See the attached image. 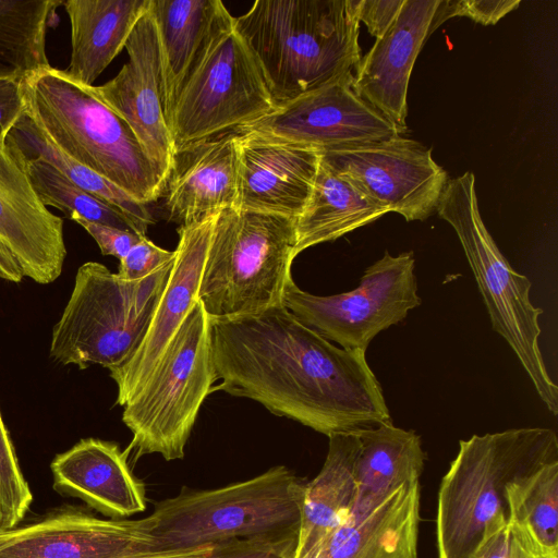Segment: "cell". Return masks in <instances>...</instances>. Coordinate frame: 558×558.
I'll use <instances>...</instances> for the list:
<instances>
[{"mask_svg":"<svg viewBox=\"0 0 558 558\" xmlns=\"http://www.w3.org/2000/svg\"><path fill=\"white\" fill-rule=\"evenodd\" d=\"M210 340L221 380L211 392L252 399L328 437L391 421L366 352L332 344L283 305L210 319Z\"/></svg>","mask_w":558,"mask_h":558,"instance_id":"cell-1","label":"cell"},{"mask_svg":"<svg viewBox=\"0 0 558 558\" xmlns=\"http://www.w3.org/2000/svg\"><path fill=\"white\" fill-rule=\"evenodd\" d=\"M359 0H257L234 17L276 106L349 72L361 59Z\"/></svg>","mask_w":558,"mask_h":558,"instance_id":"cell-2","label":"cell"},{"mask_svg":"<svg viewBox=\"0 0 558 558\" xmlns=\"http://www.w3.org/2000/svg\"><path fill=\"white\" fill-rule=\"evenodd\" d=\"M558 461L549 428L527 427L460 440L438 492L439 558H475L510 520L507 488Z\"/></svg>","mask_w":558,"mask_h":558,"instance_id":"cell-3","label":"cell"},{"mask_svg":"<svg viewBox=\"0 0 558 558\" xmlns=\"http://www.w3.org/2000/svg\"><path fill=\"white\" fill-rule=\"evenodd\" d=\"M25 113L61 151L142 204L157 201L166 180L130 126L92 92L51 65L22 81Z\"/></svg>","mask_w":558,"mask_h":558,"instance_id":"cell-4","label":"cell"},{"mask_svg":"<svg viewBox=\"0 0 558 558\" xmlns=\"http://www.w3.org/2000/svg\"><path fill=\"white\" fill-rule=\"evenodd\" d=\"M305 483L277 465L244 482L186 490L156 504L143 518L155 553L233 539L299 536Z\"/></svg>","mask_w":558,"mask_h":558,"instance_id":"cell-5","label":"cell"},{"mask_svg":"<svg viewBox=\"0 0 558 558\" xmlns=\"http://www.w3.org/2000/svg\"><path fill=\"white\" fill-rule=\"evenodd\" d=\"M295 219L228 207L215 218L197 299L210 319L282 306L296 256Z\"/></svg>","mask_w":558,"mask_h":558,"instance_id":"cell-6","label":"cell"},{"mask_svg":"<svg viewBox=\"0 0 558 558\" xmlns=\"http://www.w3.org/2000/svg\"><path fill=\"white\" fill-rule=\"evenodd\" d=\"M174 260L134 281L97 262L81 265L52 328L50 357L80 369L92 365L110 369L125 363L148 330Z\"/></svg>","mask_w":558,"mask_h":558,"instance_id":"cell-7","label":"cell"},{"mask_svg":"<svg viewBox=\"0 0 558 558\" xmlns=\"http://www.w3.org/2000/svg\"><path fill=\"white\" fill-rule=\"evenodd\" d=\"M436 211L459 238L493 329L510 345L541 400L557 415L558 387L548 374L538 342L543 310L530 300V279L511 267L485 227L473 172L448 180Z\"/></svg>","mask_w":558,"mask_h":558,"instance_id":"cell-8","label":"cell"},{"mask_svg":"<svg viewBox=\"0 0 558 558\" xmlns=\"http://www.w3.org/2000/svg\"><path fill=\"white\" fill-rule=\"evenodd\" d=\"M217 380L210 319L197 301L169 341L154 369L123 405L132 432L126 450L182 459L198 411Z\"/></svg>","mask_w":558,"mask_h":558,"instance_id":"cell-9","label":"cell"},{"mask_svg":"<svg viewBox=\"0 0 558 558\" xmlns=\"http://www.w3.org/2000/svg\"><path fill=\"white\" fill-rule=\"evenodd\" d=\"M276 109L255 54L223 7L168 122L175 153L238 131Z\"/></svg>","mask_w":558,"mask_h":558,"instance_id":"cell-10","label":"cell"},{"mask_svg":"<svg viewBox=\"0 0 558 558\" xmlns=\"http://www.w3.org/2000/svg\"><path fill=\"white\" fill-rule=\"evenodd\" d=\"M412 252H388L368 266L360 286L348 292L320 296L290 281L283 306L304 325L350 350L366 349L383 330L403 320L421 304Z\"/></svg>","mask_w":558,"mask_h":558,"instance_id":"cell-11","label":"cell"},{"mask_svg":"<svg viewBox=\"0 0 558 558\" xmlns=\"http://www.w3.org/2000/svg\"><path fill=\"white\" fill-rule=\"evenodd\" d=\"M320 157L367 198L407 221L432 216L449 180L432 149L402 135L322 151Z\"/></svg>","mask_w":558,"mask_h":558,"instance_id":"cell-12","label":"cell"},{"mask_svg":"<svg viewBox=\"0 0 558 558\" xmlns=\"http://www.w3.org/2000/svg\"><path fill=\"white\" fill-rule=\"evenodd\" d=\"M349 72L277 107L238 133L319 153L400 135L352 86Z\"/></svg>","mask_w":558,"mask_h":558,"instance_id":"cell-13","label":"cell"},{"mask_svg":"<svg viewBox=\"0 0 558 558\" xmlns=\"http://www.w3.org/2000/svg\"><path fill=\"white\" fill-rule=\"evenodd\" d=\"M124 48L129 61L120 72L90 89L130 126L167 182L175 150L163 112L158 34L148 8L135 24Z\"/></svg>","mask_w":558,"mask_h":558,"instance_id":"cell-14","label":"cell"},{"mask_svg":"<svg viewBox=\"0 0 558 558\" xmlns=\"http://www.w3.org/2000/svg\"><path fill=\"white\" fill-rule=\"evenodd\" d=\"M155 554L143 519H101L83 509H53L0 532V558H141Z\"/></svg>","mask_w":558,"mask_h":558,"instance_id":"cell-15","label":"cell"},{"mask_svg":"<svg viewBox=\"0 0 558 558\" xmlns=\"http://www.w3.org/2000/svg\"><path fill=\"white\" fill-rule=\"evenodd\" d=\"M0 245L39 284L52 283L63 270V220L40 201L23 155L8 138L0 143Z\"/></svg>","mask_w":558,"mask_h":558,"instance_id":"cell-16","label":"cell"},{"mask_svg":"<svg viewBox=\"0 0 558 558\" xmlns=\"http://www.w3.org/2000/svg\"><path fill=\"white\" fill-rule=\"evenodd\" d=\"M441 0H405L386 34L353 70L355 93L384 116L400 135L407 131L408 88L414 62L433 33Z\"/></svg>","mask_w":558,"mask_h":558,"instance_id":"cell-17","label":"cell"},{"mask_svg":"<svg viewBox=\"0 0 558 558\" xmlns=\"http://www.w3.org/2000/svg\"><path fill=\"white\" fill-rule=\"evenodd\" d=\"M216 215L178 229L180 238L173 268L148 330L134 354L122 365L109 369L118 388L117 404L123 407L146 380L198 301V286Z\"/></svg>","mask_w":558,"mask_h":558,"instance_id":"cell-18","label":"cell"},{"mask_svg":"<svg viewBox=\"0 0 558 558\" xmlns=\"http://www.w3.org/2000/svg\"><path fill=\"white\" fill-rule=\"evenodd\" d=\"M319 161L317 150L239 133L235 208L296 219L312 193Z\"/></svg>","mask_w":558,"mask_h":558,"instance_id":"cell-19","label":"cell"},{"mask_svg":"<svg viewBox=\"0 0 558 558\" xmlns=\"http://www.w3.org/2000/svg\"><path fill=\"white\" fill-rule=\"evenodd\" d=\"M238 137L239 133L232 131L175 153L163 191L169 221L187 227L235 207Z\"/></svg>","mask_w":558,"mask_h":558,"instance_id":"cell-20","label":"cell"},{"mask_svg":"<svg viewBox=\"0 0 558 558\" xmlns=\"http://www.w3.org/2000/svg\"><path fill=\"white\" fill-rule=\"evenodd\" d=\"M129 453L117 442L83 438L53 458V489L111 519L140 513L146 509L145 487L129 466Z\"/></svg>","mask_w":558,"mask_h":558,"instance_id":"cell-21","label":"cell"},{"mask_svg":"<svg viewBox=\"0 0 558 558\" xmlns=\"http://www.w3.org/2000/svg\"><path fill=\"white\" fill-rule=\"evenodd\" d=\"M355 432L360 448L349 515L353 520L367 517L404 484L420 482L426 459L421 437L391 421Z\"/></svg>","mask_w":558,"mask_h":558,"instance_id":"cell-22","label":"cell"},{"mask_svg":"<svg viewBox=\"0 0 558 558\" xmlns=\"http://www.w3.org/2000/svg\"><path fill=\"white\" fill-rule=\"evenodd\" d=\"M418 522L420 482L408 483L367 517L348 518L319 558H416Z\"/></svg>","mask_w":558,"mask_h":558,"instance_id":"cell-23","label":"cell"},{"mask_svg":"<svg viewBox=\"0 0 558 558\" xmlns=\"http://www.w3.org/2000/svg\"><path fill=\"white\" fill-rule=\"evenodd\" d=\"M328 438L324 465L305 484L301 526L293 558L320 554L332 532L349 518L353 505L359 437L353 430Z\"/></svg>","mask_w":558,"mask_h":558,"instance_id":"cell-24","label":"cell"},{"mask_svg":"<svg viewBox=\"0 0 558 558\" xmlns=\"http://www.w3.org/2000/svg\"><path fill=\"white\" fill-rule=\"evenodd\" d=\"M149 0H66L71 24V59L64 72L93 86L96 78L125 47Z\"/></svg>","mask_w":558,"mask_h":558,"instance_id":"cell-25","label":"cell"},{"mask_svg":"<svg viewBox=\"0 0 558 558\" xmlns=\"http://www.w3.org/2000/svg\"><path fill=\"white\" fill-rule=\"evenodd\" d=\"M223 7L219 0H149L160 47L167 123Z\"/></svg>","mask_w":558,"mask_h":558,"instance_id":"cell-26","label":"cell"},{"mask_svg":"<svg viewBox=\"0 0 558 558\" xmlns=\"http://www.w3.org/2000/svg\"><path fill=\"white\" fill-rule=\"evenodd\" d=\"M387 213L320 157L310 198L295 219V253L298 255L313 245L335 241Z\"/></svg>","mask_w":558,"mask_h":558,"instance_id":"cell-27","label":"cell"},{"mask_svg":"<svg viewBox=\"0 0 558 558\" xmlns=\"http://www.w3.org/2000/svg\"><path fill=\"white\" fill-rule=\"evenodd\" d=\"M60 0H0V77L23 81L49 66L46 31Z\"/></svg>","mask_w":558,"mask_h":558,"instance_id":"cell-28","label":"cell"},{"mask_svg":"<svg viewBox=\"0 0 558 558\" xmlns=\"http://www.w3.org/2000/svg\"><path fill=\"white\" fill-rule=\"evenodd\" d=\"M8 140L24 158H39L49 162L78 187L119 209L134 223L140 234L145 235L148 226L154 223L147 205L61 151L26 113L13 126Z\"/></svg>","mask_w":558,"mask_h":558,"instance_id":"cell-29","label":"cell"},{"mask_svg":"<svg viewBox=\"0 0 558 558\" xmlns=\"http://www.w3.org/2000/svg\"><path fill=\"white\" fill-rule=\"evenodd\" d=\"M510 520L525 526L548 551L558 555V461L507 488Z\"/></svg>","mask_w":558,"mask_h":558,"instance_id":"cell-30","label":"cell"},{"mask_svg":"<svg viewBox=\"0 0 558 558\" xmlns=\"http://www.w3.org/2000/svg\"><path fill=\"white\" fill-rule=\"evenodd\" d=\"M24 159L31 183L45 206L58 208L73 221L83 219L140 234L119 209L78 187L49 162Z\"/></svg>","mask_w":558,"mask_h":558,"instance_id":"cell-31","label":"cell"},{"mask_svg":"<svg viewBox=\"0 0 558 558\" xmlns=\"http://www.w3.org/2000/svg\"><path fill=\"white\" fill-rule=\"evenodd\" d=\"M33 501L1 412H0V532L24 520Z\"/></svg>","mask_w":558,"mask_h":558,"instance_id":"cell-32","label":"cell"},{"mask_svg":"<svg viewBox=\"0 0 558 558\" xmlns=\"http://www.w3.org/2000/svg\"><path fill=\"white\" fill-rule=\"evenodd\" d=\"M475 558H558L544 548L522 524L509 522L495 533Z\"/></svg>","mask_w":558,"mask_h":558,"instance_id":"cell-33","label":"cell"},{"mask_svg":"<svg viewBox=\"0 0 558 558\" xmlns=\"http://www.w3.org/2000/svg\"><path fill=\"white\" fill-rule=\"evenodd\" d=\"M519 4L520 0H441L434 15L433 32L453 16H464L483 25H494Z\"/></svg>","mask_w":558,"mask_h":558,"instance_id":"cell-34","label":"cell"},{"mask_svg":"<svg viewBox=\"0 0 558 558\" xmlns=\"http://www.w3.org/2000/svg\"><path fill=\"white\" fill-rule=\"evenodd\" d=\"M298 538L233 539L214 544L199 558H293Z\"/></svg>","mask_w":558,"mask_h":558,"instance_id":"cell-35","label":"cell"},{"mask_svg":"<svg viewBox=\"0 0 558 558\" xmlns=\"http://www.w3.org/2000/svg\"><path fill=\"white\" fill-rule=\"evenodd\" d=\"M175 250L167 251L157 246L145 235L120 259L117 275L126 281L145 278L158 268L175 259Z\"/></svg>","mask_w":558,"mask_h":558,"instance_id":"cell-36","label":"cell"},{"mask_svg":"<svg viewBox=\"0 0 558 558\" xmlns=\"http://www.w3.org/2000/svg\"><path fill=\"white\" fill-rule=\"evenodd\" d=\"M75 222L92 235L104 255L114 256L119 260L128 254L131 247L136 244L142 236H144L133 231L122 230L83 219H77Z\"/></svg>","mask_w":558,"mask_h":558,"instance_id":"cell-37","label":"cell"},{"mask_svg":"<svg viewBox=\"0 0 558 558\" xmlns=\"http://www.w3.org/2000/svg\"><path fill=\"white\" fill-rule=\"evenodd\" d=\"M405 0H359L357 15L372 36L381 38L396 21Z\"/></svg>","mask_w":558,"mask_h":558,"instance_id":"cell-38","label":"cell"},{"mask_svg":"<svg viewBox=\"0 0 558 558\" xmlns=\"http://www.w3.org/2000/svg\"><path fill=\"white\" fill-rule=\"evenodd\" d=\"M25 113L22 81L0 77V143H4L16 122Z\"/></svg>","mask_w":558,"mask_h":558,"instance_id":"cell-39","label":"cell"},{"mask_svg":"<svg viewBox=\"0 0 558 558\" xmlns=\"http://www.w3.org/2000/svg\"><path fill=\"white\" fill-rule=\"evenodd\" d=\"M23 272L12 255L0 245V279L20 283Z\"/></svg>","mask_w":558,"mask_h":558,"instance_id":"cell-40","label":"cell"},{"mask_svg":"<svg viewBox=\"0 0 558 558\" xmlns=\"http://www.w3.org/2000/svg\"><path fill=\"white\" fill-rule=\"evenodd\" d=\"M320 554H306L301 558H319Z\"/></svg>","mask_w":558,"mask_h":558,"instance_id":"cell-41","label":"cell"}]
</instances>
